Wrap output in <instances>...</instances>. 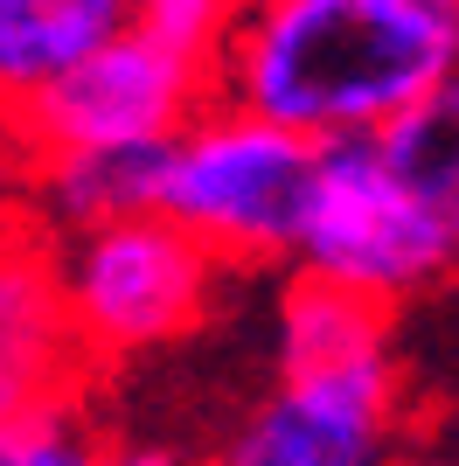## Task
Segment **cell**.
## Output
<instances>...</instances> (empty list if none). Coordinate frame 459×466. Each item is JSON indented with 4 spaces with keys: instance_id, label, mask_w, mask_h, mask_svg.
Returning <instances> with one entry per match:
<instances>
[{
    "instance_id": "1",
    "label": "cell",
    "mask_w": 459,
    "mask_h": 466,
    "mask_svg": "<svg viewBox=\"0 0 459 466\" xmlns=\"http://www.w3.org/2000/svg\"><path fill=\"white\" fill-rule=\"evenodd\" d=\"M459 84V0H250L216 49V97L313 147L382 139Z\"/></svg>"
},
{
    "instance_id": "2",
    "label": "cell",
    "mask_w": 459,
    "mask_h": 466,
    "mask_svg": "<svg viewBox=\"0 0 459 466\" xmlns=\"http://www.w3.org/2000/svg\"><path fill=\"white\" fill-rule=\"evenodd\" d=\"M313 175H321L313 139L216 97L160 154V216L181 223L223 265H286L300 258Z\"/></svg>"
},
{
    "instance_id": "3",
    "label": "cell",
    "mask_w": 459,
    "mask_h": 466,
    "mask_svg": "<svg viewBox=\"0 0 459 466\" xmlns=\"http://www.w3.org/2000/svg\"><path fill=\"white\" fill-rule=\"evenodd\" d=\"M56 265L84 362H139L153 349L189 341L223 286V258H209L160 209L63 237Z\"/></svg>"
},
{
    "instance_id": "4",
    "label": "cell",
    "mask_w": 459,
    "mask_h": 466,
    "mask_svg": "<svg viewBox=\"0 0 459 466\" xmlns=\"http://www.w3.org/2000/svg\"><path fill=\"white\" fill-rule=\"evenodd\" d=\"M292 265L390 313L397 299H418L439 286L459 265V244L390 175L376 139H342V147H321V175H313Z\"/></svg>"
},
{
    "instance_id": "5",
    "label": "cell",
    "mask_w": 459,
    "mask_h": 466,
    "mask_svg": "<svg viewBox=\"0 0 459 466\" xmlns=\"http://www.w3.org/2000/svg\"><path fill=\"white\" fill-rule=\"evenodd\" d=\"M216 105V70L181 56L174 42L126 28L91 63H76L56 91H42L15 118V147L28 160L56 154H160Z\"/></svg>"
},
{
    "instance_id": "6",
    "label": "cell",
    "mask_w": 459,
    "mask_h": 466,
    "mask_svg": "<svg viewBox=\"0 0 459 466\" xmlns=\"http://www.w3.org/2000/svg\"><path fill=\"white\" fill-rule=\"evenodd\" d=\"M403 376L397 355L348 376L279 383L223 431L202 466H397Z\"/></svg>"
},
{
    "instance_id": "7",
    "label": "cell",
    "mask_w": 459,
    "mask_h": 466,
    "mask_svg": "<svg viewBox=\"0 0 459 466\" xmlns=\"http://www.w3.org/2000/svg\"><path fill=\"white\" fill-rule=\"evenodd\" d=\"M84 376L56 237L36 216H0V425L84 397Z\"/></svg>"
},
{
    "instance_id": "8",
    "label": "cell",
    "mask_w": 459,
    "mask_h": 466,
    "mask_svg": "<svg viewBox=\"0 0 459 466\" xmlns=\"http://www.w3.org/2000/svg\"><path fill=\"white\" fill-rule=\"evenodd\" d=\"M126 28H139V0H0V133Z\"/></svg>"
},
{
    "instance_id": "9",
    "label": "cell",
    "mask_w": 459,
    "mask_h": 466,
    "mask_svg": "<svg viewBox=\"0 0 459 466\" xmlns=\"http://www.w3.org/2000/svg\"><path fill=\"white\" fill-rule=\"evenodd\" d=\"M390 313L327 286V279L292 272L279 292V383H313V376H348L369 362H390Z\"/></svg>"
},
{
    "instance_id": "10",
    "label": "cell",
    "mask_w": 459,
    "mask_h": 466,
    "mask_svg": "<svg viewBox=\"0 0 459 466\" xmlns=\"http://www.w3.org/2000/svg\"><path fill=\"white\" fill-rule=\"evenodd\" d=\"M168 154V147H160ZM160 154H56L28 160V216L56 237H84L105 223L160 209Z\"/></svg>"
},
{
    "instance_id": "11",
    "label": "cell",
    "mask_w": 459,
    "mask_h": 466,
    "mask_svg": "<svg viewBox=\"0 0 459 466\" xmlns=\"http://www.w3.org/2000/svg\"><path fill=\"white\" fill-rule=\"evenodd\" d=\"M390 175L418 195L432 223L459 244V84H445L439 97H424L418 112H403L390 133L376 139Z\"/></svg>"
},
{
    "instance_id": "12",
    "label": "cell",
    "mask_w": 459,
    "mask_h": 466,
    "mask_svg": "<svg viewBox=\"0 0 459 466\" xmlns=\"http://www.w3.org/2000/svg\"><path fill=\"white\" fill-rule=\"evenodd\" d=\"M105 452H112V439L97 431L84 397L0 425V466H105Z\"/></svg>"
},
{
    "instance_id": "13",
    "label": "cell",
    "mask_w": 459,
    "mask_h": 466,
    "mask_svg": "<svg viewBox=\"0 0 459 466\" xmlns=\"http://www.w3.org/2000/svg\"><path fill=\"white\" fill-rule=\"evenodd\" d=\"M244 7L250 0H139V28L174 42L181 56H202L216 70V49L230 42V28H237Z\"/></svg>"
},
{
    "instance_id": "14",
    "label": "cell",
    "mask_w": 459,
    "mask_h": 466,
    "mask_svg": "<svg viewBox=\"0 0 459 466\" xmlns=\"http://www.w3.org/2000/svg\"><path fill=\"white\" fill-rule=\"evenodd\" d=\"M105 466H202V460L181 452V446H168V439H112Z\"/></svg>"
},
{
    "instance_id": "15",
    "label": "cell",
    "mask_w": 459,
    "mask_h": 466,
    "mask_svg": "<svg viewBox=\"0 0 459 466\" xmlns=\"http://www.w3.org/2000/svg\"><path fill=\"white\" fill-rule=\"evenodd\" d=\"M445 466H459V431H453V446H445Z\"/></svg>"
}]
</instances>
